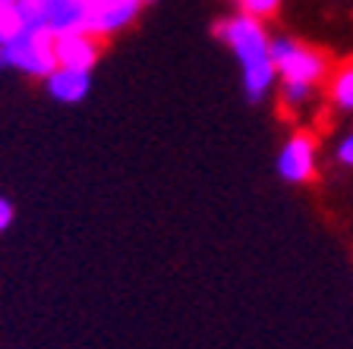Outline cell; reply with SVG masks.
Here are the masks:
<instances>
[{
    "label": "cell",
    "mask_w": 353,
    "mask_h": 349,
    "mask_svg": "<svg viewBox=\"0 0 353 349\" xmlns=\"http://www.w3.org/2000/svg\"><path fill=\"white\" fill-rule=\"evenodd\" d=\"M218 38L234 54L236 66H240L246 98L252 104H262L272 95L274 82H278V70H274V57H272V38L265 32L262 19H256L250 13H236L230 19L218 22Z\"/></svg>",
    "instance_id": "6da1fadb"
},
{
    "label": "cell",
    "mask_w": 353,
    "mask_h": 349,
    "mask_svg": "<svg viewBox=\"0 0 353 349\" xmlns=\"http://www.w3.org/2000/svg\"><path fill=\"white\" fill-rule=\"evenodd\" d=\"M0 70H16L32 79H48L57 70L54 35L44 29H26L0 41Z\"/></svg>",
    "instance_id": "7a4b0ae2"
},
{
    "label": "cell",
    "mask_w": 353,
    "mask_h": 349,
    "mask_svg": "<svg viewBox=\"0 0 353 349\" xmlns=\"http://www.w3.org/2000/svg\"><path fill=\"white\" fill-rule=\"evenodd\" d=\"M272 57H274V70H278L281 85L316 88L325 79V73H328V60H325L322 51L287 35L272 38Z\"/></svg>",
    "instance_id": "3957f363"
},
{
    "label": "cell",
    "mask_w": 353,
    "mask_h": 349,
    "mask_svg": "<svg viewBox=\"0 0 353 349\" xmlns=\"http://www.w3.org/2000/svg\"><path fill=\"white\" fill-rule=\"evenodd\" d=\"M316 167H319V148H316V138L309 132H296L290 136L281 145L278 151V160H274V170L284 182H309L316 176Z\"/></svg>",
    "instance_id": "277c9868"
},
{
    "label": "cell",
    "mask_w": 353,
    "mask_h": 349,
    "mask_svg": "<svg viewBox=\"0 0 353 349\" xmlns=\"http://www.w3.org/2000/svg\"><path fill=\"white\" fill-rule=\"evenodd\" d=\"M54 51H57V66L92 73L101 54V38H95L92 32H63L54 35Z\"/></svg>",
    "instance_id": "5b68a950"
},
{
    "label": "cell",
    "mask_w": 353,
    "mask_h": 349,
    "mask_svg": "<svg viewBox=\"0 0 353 349\" xmlns=\"http://www.w3.org/2000/svg\"><path fill=\"white\" fill-rule=\"evenodd\" d=\"M44 92L57 104H82L88 98V92H92V73L57 66V70L44 79Z\"/></svg>",
    "instance_id": "8992f818"
},
{
    "label": "cell",
    "mask_w": 353,
    "mask_h": 349,
    "mask_svg": "<svg viewBox=\"0 0 353 349\" xmlns=\"http://www.w3.org/2000/svg\"><path fill=\"white\" fill-rule=\"evenodd\" d=\"M328 95H331V104L341 110H353V63L341 66L334 79L328 85Z\"/></svg>",
    "instance_id": "52a82bcc"
},
{
    "label": "cell",
    "mask_w": 353,
    "mask_h": 349,
    "mask_svg": "<svg viewBox=\"0 0 353 349\" xmlns=\"http://www.w3.org/2000/svg\"><path fill=\"white\" fill-rule=\"evenodd\" d=\"M243 13L256 16V19H265V16H272L274 10L281 7V0H240Z\"/></svg>",
    "instance_id": "ba28073f"
},
{
    "label": "cell",
    "mask_w": 353,
    "mask_h": 349,
    "mask_svg": "<svg viewBox=\"0 0 353 349\" xmlns=\"http://www.w3.org/2000/svg\"><path fill=\"white\" fill-rule=\"evenodd\" d=\"M334 158H338V164H344V167L353 170V132H347V136L338 142V148H334Z\"/></svg>",
    "instance_id": "9c48e42d"
},
{
    "label": "cell",
    "mask_w": 353,
    "mask_h": 349,
    "mask_svg": "<svg viewBox=\"0 0 353 349\" xmlns=\"http://www.w3.org/2000/svg\"><path fill=\"white\" fill-rule=\"evenodd\" d=\"M13 218H16V208L10 198L0 195V233H7L10 226H13Z\"/></svg>",
    "instance_id": "30bf717a"
},
{
    "label": "cell",
    "mask_w": 353,
    "mask_h": 349,
    "mask_svg": "<svg viewBox=\"0 0 353 349\" xmlns=\"http://www.w3.org/2000/svg\"><path fill=\"white\" fill-rule=\"evenodd\" d=\"M7 3H16V0H0V7H7Z\"/></svg>",
    "instance_id": "8fae6325"
},
{
    "label": "cell",
    "mask_w": 353,
    "mask_h": 349,
    "mask_svg": "<svg viewBox=\"0 0 353 349\" xmlns=\"http://www.w3.org/2000/svg\"><path fill=\"white\" fill-rule=\"evenodd\" d=\"M142 3H158V0H142Z\"/></svg>",
    "instance_id": "7c38bea8"
}]
</instances>
